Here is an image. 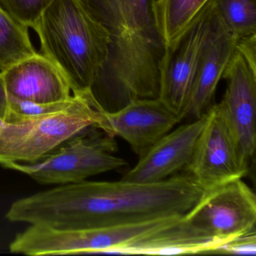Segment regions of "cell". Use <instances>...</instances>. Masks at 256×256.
I'll return each instance as SVG.
<instances>
[{
    "label": "cell",
    "mask_w": 256,
    "mask_h": 256,
    "mask_svg": "<svg viewBox=\"0 0 256 256\" xmlns=\"http://www.w3.org/2000/svg\"><path fill=\"white\" fill-rule=\"evenodd\" d=\"M226 242L202 234L186 224L182 216L176 224L114 248L108 254H210Z\"/></svg>",
    "instance_id": "15"
},
{
    "label": "cell",
    "mask_w": 256,
    "mask_h": 256,
    "mask_svg": "<svg viewBox=\"0 0 256 256\" xmlns=\"http://www.w3.org/2000/svg\"><path fill=\"white\" fill-rule=\"evenodd\" d=\"M211 0H156L154 17L166 56L173 53Z\"/></svg>",
    "instance_id": "16"
},
{
    "label": "cell",
    "mask_w": 256,
    "mask_h": 256,
    "mask_svg": "<svg viewBox=\"0 0 256 256\" xmlns=\"http://www.w3.org/2000/svg\"><path fill=\"white\" fill-rule=\"evenodd\" d=\"M110 36L108 56L91 92L106 112L156 98L166 55L154 17L156 0H88Z\"/></svg>",
    "instance_id": "2"
},
{
    "label": "cell",
    "mask_w": 256,
    "mask_h": 256,
    "mask_svg": "<svg viewBox=\"0 0 256 256\" xmlns=\"http://www.w3.org/2000/svg\"><path fill=\"white\" fill-rule=\"evenodd\" d=\"M52 0H0V6L28 28L34 29Z\"/></svg>",
    "instance_id": "19"
},
{
    "label": "cell",
    "mask_w": 256,
    "mask_h": 256,
    "mask_svg": "<svg viewBox=\"0 0 256 256\" xmlns=\"http://www.w3.org/2000/svg\"><path fill=\"white\" fill-rule=\"evenodd\" d=\"M10 97V114L18 116H38V115L49 114L56 113L70 108L78 101L80 96L72 95L71 98L66 101L59 102L40 103L31 102L23 101L17 98Z\"/></svg>",
    "instance_id": "20"
},
{
    "label": "cell",
    "mask_w": 256,
    "mask_h": 256,
    "mask_svg": "<svg viewBox=\"0 0 256 256\" xmlns=\"http://www.w3.org/2000/svg\"><path fill=\"white\" fill-rule=\"evenodd\" d=\"M158 220L83 229H56L30 224L10 244L12 253L28 256L108 254L110 250L155 233Z\"/></svg>",
    "instance_id": "6"
},
{
    "label": "cell",
    "mask_w": 256,
    "mask_h": 256,
    "mask_svg": "<svg viewBox=\"0 0 256 256\" xmlns=\"http://www.w3.org/2000/svg\"><path fill=\"white\" fill-rule=\"evenodd\" d=\"M210 254L256 256V228L228 240L222 245L212 250Z\"/></svg>",
    "instance_id": "21"
},
{
    "label": "cell",
    "mask_w": 256,
    "mask_h": 256,
    "mask_svg": "<svg viewBox=\"0 0 256 256\" xmlns=\"http://www.w3.org/2000/svg\"><path fill=\"white\" fill-rule=\"evenodd\" d=\"M222 78L228 82L218 103L234 136L240 151L250 162L256 146V66L236 50Z\"/></svg>",
    "instance_id": "11"
},
{
    "label": "cell",
    "mask_w": 256,
    "mask_h": 256,
    "mask_svg": "<svg viewBox=\"0 0 256 256\" xmlns=\"http://www.w3.org/2000/svg\"><path fill=\"white\" fill-rule=\"evenodd\" d=\"M180 121L158 98H139L115 112L103 110L96 127L125 140L140 156Z\"/></svg>",
    "instance_id": "10"
},
{
    "label": "cell",
    "mask_w": 256,
    "mask_h": 256,
    "mask_svg": "<svg viewBox=\"0 0 256 256\" xmlns=\"http://www.w3.org/2000/svg\"><path fill=\"white\" fill-rule=\"evenodd\" d=\"M214 14L238 40L256 35V0H212Z\"/></svg>",
    "instance_id": "18"
},
{
    "label": "cell",
    "mask_w": 256,
    "mask_h": 256,
    "mask_svg": "<svg viewBox=\"0 0 256 256\" xmlns=\"http://www.w3.org/2000/svg\"><path fill=\"white\" fill-rule=\"evenodd\" d=\"M10 114V97L4 85L2 74L0 72V128L6 122Z\"/></svg>",
    "instance_id": "22"
},
{
    "label": "cell",
    "mask_w": 256,
    "mask_h": 256,
    "mask_svg": "<svg viewBox=\"0 0 256 256\" xmlns=\"http://www.w3.org/2000/svg\"><path fill=\"white\" fill-rule=\"evenodd\" d=\"M114 138L95 126L62 142L36 162L7 163L2 167L18 170L42 185H64L86 180L90 176L127 166L115 156Z\"/></svg>",
    "instance_id": "5"
},
{
    "label": "cell",
    "mask_w": 256,
    "mask_h": 256,
    "mask_svg": "<svg viewBox=\"0 0 256 256\" xmlns=\"http://www.w3.org/2000/svg\"><path fill=\"white\" fill-rule=\"evenodd\" d=\"M248 164L220 106L212 104L192 156L184 170L206 192L242 179L248 173Z\"/></svg>",
    "instance_id": "7"
},
{
    "label": "cell",
    "mask_w": 256,
    "mask_h": 256,
    "mask_svg": "<svg viewBox=\"0 0 256 256\" xmlns=\"http://www.w3.org/2000/svg\"><path fill=\"white\" fill-rule=\"evenodd\" d=\"M206 118L208 112L193 122L169 132L139 156L137 164L121 180L138 184H154L184 170L192 156Z\"/></svg>",
    "instance_id": "12"
},
{
    "label": "cell",
    "mask_w": 256,
    "mask_h": 256,
    "mask_svg": "<svg viewBox=\"0 0 256 256\" xmlns=\"http://www.w3.org/2000/svg\"><path fill=\"white\" fill-rule=\"evenodd\" d=\"M203 192L187 174L154 184L84 180L18 199L6 218L56 229L108 227L185 215Z\"/></svg>",
    "instance_id": "1"
},
{
    "label": "cell",
    "mask_w": 256,
    "mask_h": 256,
    "mask_svg": "<svg viewBox=\"0 0 256 256\" xmlns=\"http://www.w3.org/2000/svg\"><path fill=\"white\" fill-rule=\"evenodd\" d=\"M215 26L216 17L210 2L184 36L176 50L164 58L158 98L180 120L186 116L198 67Z\"/></svg>",
    "instance_id": "9"
},
{
    "label": "cell",
    "mask_w": 256,
    "mask_h": 256,
    "mask_svg": "<svg viewBox=\"0 0 256 256\" xmlns=\"http://www.w3.org/2000/svg\"><path fill=\"white\" fill-rule=\"evenodd\" d=\"M104 109L92 92L80 96L66 110L22 116L10 114L0 128V166L36 162L85 128L97 126Z\"/></svg>",
    "instance_id": "4"
},
{
    "label": "cell",
    "mask_w": 256,
    "mask_h": 256,
    "mask_svg": "<svg viewBox=\"0 0 256 256\" xmlns=\"http://www.w3.org/2000/svg\"><path fill=\"white\" fill-rule=\"evenodd\" d=\"M184 220L202 234L228 241L256 228V194L242 179L228 182L204 192Z\"/></svg>",
    "instance_id": "8"
},
{
    "label": "cell",
    "mask_w": 256,
    "mask_h": 256,
    "mask_svg": "<svg viewBox=\"0 0 256 256\" xmlns=\"http://www.w3.org/2000/svg\"><path fill=\"white\" fill-rule=\"evenodd\" d=\"M238 42V38L216 17L214 34L205 48L193 82L186 116L198 119L209 110L218 82L234 54Z\"/></svg>",
    "instance_id": "14"
},
{
    "label": "cell",
    "mask_w": 256,
    "mask_h": 256,
    "mask_svg": "<svg viewBox=\"0 0 256 256\" xmlns=\"http://www.w3.org/2000/svg\"><path fill=\"white\" fill-rule=\"evenodd\" d=\"M8 96L48 104L72 98V90L60 70L42 54L36 53L0 72Z\"/></svg>",
    "instance_id": "13"
},
{
    "label": "cell",
    "mask_w": 256,
    "mask_h": 256,
    "mask_svg": "<svg viewBox=\"0 0 256 256\" xmlns=\"http://www.w3.org/2000/svg\"><path fill=\"white\" fill-rule=\"evenodd\" d=\"M34 30L42 54L60 70L73 95L91 91L107 60L110 36L88 0H52Z\"/></svg>",
    "instance_id": "3"
},
{
    "label": "cell",
    "mask_w": 256,
    "mask_h": 256,
    "mask_svg": "<svg viewBox=\"0 0 256 256\" xmlns=\"http://www.w3.org/2000/svg\"><path fill=\"white\" fill-rule=\"evenodd\" d=\"M28 29L0 6V72L37 53Z\"/></svg>",
    "instance_id": "17"
}]
</instances>
